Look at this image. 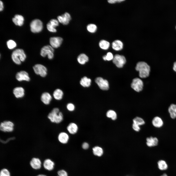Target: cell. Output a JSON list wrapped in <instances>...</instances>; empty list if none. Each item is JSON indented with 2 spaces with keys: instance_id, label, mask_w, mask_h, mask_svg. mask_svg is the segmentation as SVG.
<instances>
[{
  "instance_id": "44dd1931",
  "label": "cell",
  "mask_w": 176,
  "mask_h": 176,
  "mask_svg": "<svg viewBox=\"0 0 176 176\" xmlns=\"http://www.w3.org/2000/svg\"><path fill=\"white\" fill-rule=\"evenodd\" d=\"M168 112L170 117L172 119L176 118V104L172 103L169 107Z\"/></svg>"
},
{
  "instance_id": "ffe728a7",
  "label": "cell",
  "mask_w": 176,
  "mask_h": 176,
  "mask_svg": "<svg viewBox=\"0 0 176 176\" xmlns=\"http://www.w3.org/2000/svg\"><path fill=\"white\" fill-rule=\"evenodd\" d=\"M24 89L21 87H16L13 90V93L17 98L22 97L24 95Z\"/></svg>"
},
{
  "instance_id": "8fae6325",
  "label": "cell",
  "mask_w": 176,
  "mask_h": 176,
  "mask_svg": "<svg viewBox=\"0 0 176 176\" xmlns=\"http://www.w3.org/2000/svg\"><path fill=\"white\" fill-rule=\"evenodd\" d=\"M63 39L59 37H54L50 38L49 42L53 48H57L61 45Z\"/></svg>"
},
{
  "instance_id": "30bf717a",
  "label": "cell",
  "mask_w": 176,
  "mask_h": 176,
  "mask_svg": "<svg viewBox=\"0 0 176 176\" xmlns=\"http://www.w3.org/2000/svg\"><path fill=\"white\" fill-rule=\"evenodd\" d=\"M95 81L101 89L103 90H107L109 89V83L106 80L101 77H98L96 78Z\"/></svg>"
},
{
  "instance_id": "6da1fadb",
  "label": "cell",
  "mask_w": 176,
  "mask_h": 176,
  "mask_svg": "<svg viewBox=\"0 0 176 176\" xmlns=\"http://www.w3.org/2000/svg\"><path fill=\"white\" fill-rule=\"evenodd\" d=\"M135 69L139 72V76L141 78H146L149 75L151 70L150 66L144 62H138L136 64Z\"/></svg>"
},
{
  "instance_id": "d4e9b609",
  "label": "cell",
  "mask_w": 176,
  "mask_h": 176,
  "mask_svg": "<svg viewBox=\"0 0 176 176\" xmlns=\"http://www.w3.org/2000/svg\"><path fill=\"white\" fill-rule=\"evenodd\" d=\"M112 47L113 49L115 50L120 51L123 49V44L120 40H116L112 42Z\"/></svg>"
},
{
  "instance_id": "4316f807",
  "label": "cell",
  "mask_w": 176,
  "mask_h": 176,
  "mask_svg": "<svg viewBox=\"0 0 176 176\" xmlns=\"http://www.w3.org/2000/svg\"><path fill=\"white\" fill-rule=\"evenodd\" d=\"M54 163L49 159L45 160L44 162L43 165L44 168L46 170L50 171L54 168Z\"/></svg>"
},
{
  "instance_id": "9a60e30c",
  "label": "cell",
  "mask_w": 176,
  "mask_h": 176,
  "mask_svg": "<svg viewBox=\"0 0 176 176\" xmlns=\"http://www.w3.org/2000/svg\"><path fill=\"white\" fill-rule=\"evenodd\" d=\"M16 78L18 81H20L23 80L29 81L30 80L28 74L24 71H21L17 73L16 75Z\"/></svg>"
},
{
  "instance_id": "ac0fdd59",
  "label": "cell",
  "mask_w": 176,
  "mask_h": 176,
  "mask_svg": "<svg viewBox=\"0 0 176 176\" xmlns=\"http://www.w3.org/2000/svg\"><path fill=\"white\" fill-rule=\"evenodd\" d=\"M58 139L60 143L63 144H66L68 141L69 137L68 134L66 132H62L59 134Z\"/></svg>"
},
{
  "instance_id": "83f0119b",
  "label": "cell",
  "mask_w": 176,
  "mask_h": 176,
  "mask_svg": "<svg viewBox=\"0 0 176 176\" xmlns=\"http://www.w3.org/2000/svg\"><path fill=\"white\" fill-rule=\"evenodd\" d=\"M91 79L86 76L82 78L80 81V83L81 85L84 87H88L91 85Z\"/></svg>"
},
{
  "instance_id": "d590c367",
  "label": "cell",
  "mask_w": 176,
  "mask_h": 176,
  "mask_svg": "<svg viewBox=\"0 0 176 176\" xmlns=\"http://www.w3.org/2000/svg\"><path fill=\"white\" fill-rule=\"evenodd\" d=\"M114 56L112 54L111 52L107 53L106 55H105L103 56V59L105 61H110L113 60Z\"/></svg>"
},
{
  "instance_id": "f6af8a7d",
  "label": "cell",
  "mask_w": 176,
  "mask_h": 176,
  "mask_svg": "<svg viewBox=\"0 0 176 176\" xmlns=\"http://www.w3.org/2000/svg\"><path fill=\"white\" fill-rule=\"evenodd\" d=\"M160 176H168L167 174L165 172L163 173Z\"/></svg>"
},
{
  "instance_id": "7bdbcfd3",
  "label": "cell",
  "mask_w": 176,
  "mask_h": 176,
  "mask_svg": "<svg viewBox=\"0 0 176 176\" xmlns=\"http://www.w3.org/2000/svg\"><path fill=\"white\" fill-rule=\"evenodd\" d=\"M0 11H1L3 10V3L1 0L0 1Z\"/></svg>"
},
{
  "instance_id": "7c38bea8",
  "label": "cell",
  "mask_w": 176,
  "mask_h": 176,
  "mask_svg": "<svg viewBox=\"0 0 176 176\" xmlns=\"http://www.w3.org/2000/svg\"><path fill=\"white\" fill-rule=\"evenodd\" d=\"M58 20L59 22L64 25L68 24L71 19L70 14L67 12H66L61 15L57 17Z\"/></svg>"
},
{
  "instance_id": "7a4b0ae2",
  "label": "cell",
  "mask_w": 176,
  "mask_h": 176,
  "mask_svg": "<svg viewBox=\"0 0 176 176\" xmlns=\"http://www.w3.org/2000/svg\"><path fill=\"white\" fill-rule=\"evenodd\" d=\"M48 118L51 122L57 123H59L63 120V115L62 113L59 111L58 108H54L49 113Z\"/></svg>"
},
{
  "instance_id": "52a82bcc",
  "label": "cell",
  "mask_w": 176,
  "mask_h": 176,
  "mask_svg": "<svg viewBox=\"0 0 176 176\" xmlns=\"http://www.w3.org/2000/svg\"><path fill=\"white\" fill-rule=\"evenodd\" d=\"M14 124L11 121H6L0 123V129L4 132H11L14 129Z\"/></svg>"
},
{
  "instance_id": "e575fe53",
  "label": "cell",
  "mask_w": 176,
  "mask_h": 176,
  "mask_svg": "<svg viewBox=\"0 0 176 176\" xmlns=\"http://www.w3.org/2000/svg\"><path fill=\"white\" fill-rule=\"evenodd\" d=\"M7 44L8 47L10 49H12L14 48L16 46V44L15 42L12 40H8L7 42Z\"/></svg>"
},
{
  "instance_id": "603a6c76",
  "label": "cell",
  "mask_w": 176,
  "mask_h": 176,
  "mask_svg": "<svg viewBox=\"0 0 176 176\" xmlns=\"http://www.w3.org/2000/svg\"><path fill=\"white\" fill-rule=\"evenodd\" d=\"M157 164L158 169L161 171H165L168 169V164L166 161L164 160H159L157 162Z\"/></svg>"
},
{
  "instance_id": "484cf974",
  "label": "cell",
  "mask_w": 176,
  "mask_h": 176,
  "mask_svg": "<svg viewBox=\"0 0 176 176\" xmlns=\"http://www.w3.org/2000/svg\"><path fill=\"white\" fill-rule=\"evenodd\" d=\"M89 58L88 56L84 53L80 54L78 56L77 60L78 62L80 64L83 65L88 62Z\"/></svg>"
},
{
  "instance_id": "9c48e42d",
  "label": "cell",
  "mask_w": 176,
  "mask_h": 176,
  "mask_svg": "<svg viewBox=\"0 0 176 176\" xmlns=\"http://www.w3.org/2000/svg\"><path fill=\"white\" fill-rule=\"evenodd\" d=\"M33 69L35 74L42 77H44L47 75L46 68L41 64L35 65L33 66Z\"/></svg>"
},
{
  "instance_id": "4dcf8cb0",
  "label": "cell",
  "mask_w": 176,
  "mask_h": 176,
  "mask_svg": "<svg viewBox=\"0 0 176 176\" xmlns=\"http://www.w3.org/2000/svg\"><path fill=\"white\" fill-rule=\"evenodd\" d=\"M99 45L101 49L104 50H106L109 48L110 44L109 42L105 40H102L99 41Z\"/></svg>"
},
{
  "instance_id": "277c9868",
  "label": "cell",
  "mask_w": 176,
  "mask_h": 176,
  "mask_svg": "<svg viewBox=\"0 0 176 176\" xmlns=\"http://www.w3.org/2000/svg\"><path fill=\"white\" fill-rule=\"evenodd\" d=\"M54 48L51 45H47L44 46L41 48L40 55L43 57H45L47 55L48 59H51L54 57Z\"/></svg>"
},
{
  "instance_id": "74e56055",
  "label": "cell",
  "mask_w": 176,
  "mask_h": 176,
  "mask_svg": "<svg viewBox=\"0 0 176 176\" xmlns=\"http://www.w3.org/2000/svg\"><path fill=\"white\" fill-rule=\"evenodd\" d=\"M66 108L68 111H72L75 110V107L74 105L73 104L71 103H69L67 105Z\"/></svg>"
},
{
  "instance_id": "d6986e66",
  "label": "cell",
  "mask_w": 176,
  "mask_h": 176,
  "mask_svg": "<svg viewBox=\"0 0 176 176\" xmlns=\"http://www.w3.org/2000/svg\"><path fill=\"white\" fill-rule=\"evenodd\" d=\"M41 100L44 104H49L52 99V97L50 94L48 92H45L43 93L41 96Z\"/></svg>"
},
{
  "instance_id": "f546056e",
  "label": "cell",
  "mask_w": 176,
  "mask_h": 176,
  "mask_svg": "<svg viewBox=\"0 0 176 176\" xmlns=\"http://www.w3.org/2000/svg\"><path fill=\"white\" fill-rule=\"evenodd\" d=\"M63 94V91L61 89L58 88L54 91L53 95L54 98L55 99L59 100L62 99Z\"/></svg>"
},
{
  "instance_id": "4fadbf2b",
  "label": "cell",
  "mask_w": 176,
  "mask_h": 176,
  "mask_svg": "<svg viewBox=\"0 0 176 176\" xmlns=\"http://www.w3.org/2000/svg\"><path fill=\"white\" fill-rule=\"evenodd\" d=\"M59 21L55 19L51 20L47 24V28L49 31L52 32H55L56 30L55 28L58 26Z\"/></svg>"
},
{
  "instance_id": "ab89813d",
  "label": "cell",
  "mask_w": 176,
  "mask_h": 176,
  "mask_svg": "<svg viewBox=\"0 0 176 176\" xmlns=\"http://www.w3.org/2000/svg\"><path fill=\"white\" fill-rule=\"evenodd\" d=\"M132 127L133 130L136 132H139L140 130V126L134 123H133Z\"/></svg>"
},
{
  "instance_id": "2e32d148",
  "label": "cell",
  "mask_w": 176,
  "mask_h": 176,
  "mask_svg": "<svg viewBox=\"0 0 176 176\" xmlns=\"http://www.w3.org/2000/svg\"><path fill=\"white\" fill-rule=\"evenodd\" d=\"M152 125L155 127L160 128L163 127L164 124V121L159 116L154 117L152 121Z\"/></svg>"
},
{
  "instance_id": "b9f144b4",
  "label": "cell",
  "mask_w": 176,
  "mask_h": 176,
  "mask_svg": "<svg viewBox=\"0 0 176 176\" xmlns=\"http://www.w3.org/2000/svg\"><path fill=\"white\" fill-rule=\"evenodd\" d=\"M82 147L84 149H87L89 148V145L88 143L84 142L82 144Z\"/></svg>"
},
{
  "instance_id": "ba28073f",
  "label": "cell",
  "mask_w": 176,
  "mask_h": 176,
  "mask_svg": "<svg viewBox=\"0 0 176 176\" xmlns=\"http://www.w3.org/2000/svg\"><path fill=\"white\" fill-rule=\"evenodd\" d=\"M143 87V83L140 78H136L132 80L131 84V87L134 90L137 92L141 91Z\"/></svg>"
},
{
  "instance_id": "f1b7e54d",
  "label": "cell",
  "mask_w": 176,
  "mask_h": 176,
  "mask_svg": "<svg viewBox=\"0 0 176 176\" xmlns=\"http://www.w3.org/2000/svg\"><path fill=\"white\" fill-rule=\"evenodd\" d=\"M92 150L94 155L98 157L102 156L104 153V150L103 148L99 146H95L93 148Z\"/></svg>"
},
{
  "instance_id": "60d3db41",
  "label": "cell",
  "mask_w": 176,
  "mask_h": 176,
  "mask_svg": "<svg viewBox=\"0 0 176 176\" xmlns=\"http://www.w3.org/2000/svg\"><path fill=\"white\" fill-rule=\"evenodd\" d=\"M125 0H109L108 1V3L110 4H114L116 3H120L124 1Z\"/></svg>"
},
{
  "instance_id": "ee69618b",
  "label": "cell",
  "mask_w": 176,
  "mask_h": 176,
  "mask_svg": "<svg viewBox=\"0 0 176 176\" xmlns=\"http://www.w3.org/2000/svg\"><path fill=\"white\" fill-rule=\"evenodd\" d=\"M173 70L176 73V61L173 63Z\"/></svg>"
},
{
  "instance_id": "7dc6e473",
  "label": "cell",
  "mask_w": 176,
  "mask_h": 176,
  "mask_svg": "<svg viewBox=\"0 0 176 176\" xmlns=\"http://www.w3.org/2000/svg\"></svg>"
},
{
  "instance_id": "8992f818",
  "label": "cell",
  "mask_w": 176,
  "mask_h": 176,
  "mask_svg": "<svg viewBox=\"0 0 176 176\" xmlns=\"http://www.w3.org/2000/svg\"><path fill=\"white\" fill-rule=\"evenodd\" d=\"M112 61L118 67L121 68L125 63L126 60L124 56L117 54L114 56Z\"/></svg>"
},
{
  "instance_id": "e0dca14e",
  "label": "cell",
  "mask_w": 176,
  "mask_h": 176,
  "mask_svg": "<svg viewBox=\"0 0 176 176\" xmlns=\"http://www.w3.org/2000/svg\"><path fill=\"white\" fill-rule=\"evenodd\" d=\"M30 164L32 167L35 169H38L41 167V163L38 158H33L31 161Z\"/></svg>"
},
{
  "instance_id": "8d00e7d4",
  "label": "cell",
  "mask_w": 176,
  "mask_h": 176,
  "mask_svg": "<svg viewBox=\"0 0 176 176\" xmlns=\"http://www.w3.org/2000/svg\"><path fill=\"white\" fill-rule=\"evenodd\" d=\"M0 176H10V173L7 169L4 168L0 171Z\"/></svg>"
},
{
  "instance_id": "f35d334b",
  "label": "cell",
  "mask_w": 176,
  "mask_h": 176,
  "mask_svg": "<svg viewBox=\"0 0 176 176\" xmlns=\"http://www.w3.org/2000/svg\"><path fill=\"white\" fill-rule=\"evenodd\" d=\"M58 176H68L67 172L64 170H61L57 172Z\"/></svg>"
},
{
  "instance_id": "cb8c5ba5",
  "label": "cell",
  "mask_w": 176,
  "mask_h": 176,
  "mask_svg": "<svg viewBox=\"0 0 176 176\" xmlns=\"http://www.w3.org/2000/svg\"><path fill=\"white\" fill-rule=\"evenodd\" d=\"M78 129V126L77 125L73 122L69 123L67 127V129L68 132L72 134L76 133L77 132Z\"/></svg>"
},
{
  "instance_id": "3957f363",
  "label": "cell",
  "mask_w": 176,
  "mask_h": 176,
  "mask_svg": "<svg viewBox=\"0 0 176 176\" xmlns=\"http://www.w3.org/2000/svg\"><path fill=\"white\" fill-rule=\"evenodd\" d=\"M26 57L23 50L21 49L14 50L11 54V58L13 61L17 65H20L21 61L23 62Z\"/></svg>"
},
{
  "instance_id": "d6a6232c",
  "label": "cell",
  "mask_w": 176,
  "mask_h": 176,
  "mask_svg": "<svg viewBox=\"0 0 176 176\" xmlns=\"http://www.w3.org/2000/svg\"><path fill=\"white\" fill-rule=\"evenodd\" d=\"M133 123L139 126L144 125L145 122L144 120L141 117H137L133 120Z\"/></svg>"
},
{
  "instance_id": "7402d4cb",
  "label": "cell",
  "mask_w": 176,
  "mask_h": 176,
  "mask_svg": "<svg viewBox=\"0 0 176 176\" xmlns=\"http://www.w3.org/2000/svg\"><path fill=\"white\" fill-rule=\"evenodd\" d=\"M13 22L16 25L21 26L23 24L24 21L23 17L19 14L15 15L12 19Z\"/></svg>"
},
{
  "instance_id": "1f68e13d",
  "label": "cell",
  "mask_w": 176,
  "mask_h": 176,
  "mask_svg": "<svg viewBox=\"0 0 176 176\" xmlns=\"http://www.w3.org/2000/svg\"><path fill=\"white\" fill-rule=\"evenodd\" d=\"M107 117L113 120H115L117 118V115L116 112L113 110H109L106 113Z\"/></svg>"
},
{
  "instance_id": "5bb4252c",
  "label": "cell",
  "mask_w": 176,
  "mask_h": 176,
  "mask_svg": "<svg viewBox=\"0 0 176 176\" xmlns=\"http://www.w3.org/2000/svg\"><path fill=\"white\" fill-rule=\"evenodd\" d=\"M159 140L156 137L150 136L146 139V144L147 146L150 148H152L157 146L158 145Z\"/></svg>"
},
{
  "instance_id": "836d02e7",
  "label": "cell",
  "mask_w": 176,
  "mask_h": 176,
  "mask_svg": "<svg viewBox=\"0 0 176 176\" xmlns=\"http://www.w3.org/2000/svg\"><path fill=\"white\" fill-rule=\"evenodd\" d=\"M87 29L89 32L91 33H94L96 31L97 27L95 24H94L90 23L87 25Z\"/></svg>"
},
{
  "instance_id": "bcb514c9",
  "label": "cell",
  "mask_w": 176,
  "mask_h": 176,
  "mask_svg": "<svg viewBox=\"0 0 176 176\" xmlns=\"http://www.w3.org/2000/svg\"><path fill=\"white\" fill-rule=\"evenodd\" d=\"M37 176H46L43 174H40L38 175Z\"/></svg>"
},
{
  "instance_id": "5b68a950",
  "label": "cell",
  "mask_w": 176,
  "mask_h": 176,
  "mask_svg": "<svg viewBox=\"0 0 176 176\" xmlns=\"http://www.w3.org/2000/svg\"><path fill=\"white\" fill-rule=\"evenodd\" d=\"M31 31L34 33L40 32L43 28V24L42 22L38 19H35L33 20L30 24Z\"/></svg>"
}]
</instances>
